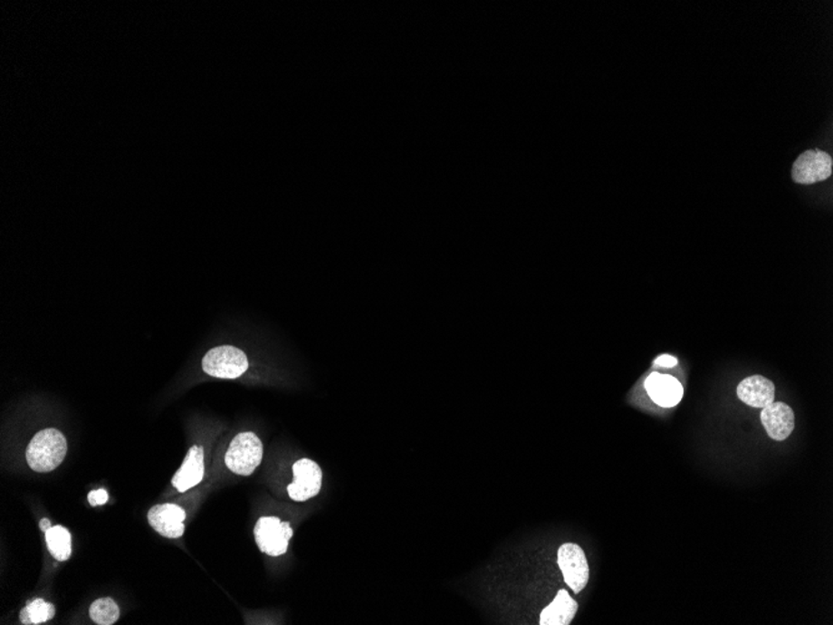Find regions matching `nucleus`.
<instances>
[{"label":"nucleus","mask_w":833,"mask_h":625,"mask_svg":"<svg viewBox=\"0 0 833 625\" xmlns=\"http://www.w3.org/2000/svg\"><path fill=\"white\" fill-rule=\"evenodd\" d=\"M249 369V360L237 347L224 345L210 350L204 356L203 370L216 379L235 380Z\"/></svg>","instance_id":"obj_3"},{"label":"nucleus","mask_w":833,"mask_h":625,"mask_svg":"<svg viewBox=\"0 0 833 625\" xmlns=\"http://www.w3.org/2000/svg\"><path fill=\"white\" fill-rule=\"evenodd\" d=\"M761 422L770 438L785 441L795 429V413L786 403L773 401L762 409Z\"/></svg>","instance_id":"obj_9"},{"label":"nucleus","mask_w":833,"mask_h":625,"mask_svg":"<svg viewBox=\"0 0 833 625\" xmlns=\"http://www.w3.org/2000/svg\"><path fill=\"white\" fill-rule=\"evenodd\" d=\"M68 443L62 432L46 428L36 433L26 449V461L33 471L46 473L54 471L64 461Z\"/></svg>","instance_id":"obj_1"},{"label":"nucleus","mask_w":833,"mask_h":625,"mask_svg":"<svg viewBox=\"0 0 833 625\" xmlns=\"http://www.w3.org/2000/svg\"><path fill=\"white\" fill-rule=\"evenodd\" d=\"M558 564L565 583L575 593H580L589 582V564L583 549L578 544L565 543L558 551Z\"/></svg>","instance_id":"obj_5"},{"label":"nucleus","mask_w":833,"mask_h":625,"mask_svg":"<svg viewBox=\"0 0 833 625\" xmlns=\"http://www.w3.org/2000/svg\"><path fill=\"white\" fill-rule=\"evenodd\" d=\"M832 174V158L825 151L809 150L799 155L792 168L798 184L811 185L826 180Z\"/></svg>","instance_id":"obj_7"},{"label":"nucleus","mask_w":833,"mask_h":625,"mask_svg":"<svg viewBox=\"0 0 833 625\" xmlns=\"http://www.w3.org/2000/svg\"><path fill=\"white\" fill-rule=\"evenodd\" d=\"M646 389L654 403L665 409L679 405L684 396L683 386L675 377L663 373H650L646 381Z\"/></svg>","instance_id":"obj_10"},{"label":"nucleus","mask_w":833,"mask_h":625,"mask_svg":"<svg viewBox=\"0 0 833 625\" xmlns=\"http://www.w3.org/2000/svg\"><path fill=\"white\" fill-rule=\"evenodd\" d=\"M88 499L89 504H91L92 507H97V505L107 504L109 501V495L105 489H98V491H91V494H89Z\"/></svg>","instance_id":"obj_17"},{"label":"nucleus","mask_w":833,"mask_h":625,"mask_svg":"<svg viewBox=\"0 0 833 625\" xmlns=\"http://www.w3.org/2000/svg\"><path fill=\"white\" fill-rule=\"evenodd\" d=\"M293 482L287 491L293 501L305 502L316 497L322 487V471L316 462L302 458L293 465Z\"/></svg>","instance_id":"obj_6"},{"label":"nucleus","mask_w":833,"mask_h":625,"mask_svg":"<svg viewBox=\"0 0 833 625\" xmlns=\"http://www.w3.org/2000/svg\"><path fill=\"white\" fill-rule=\"evenodd\" d=\"M676 365H677L676 357L670 356V355L660 356L659 359H656V362H654V366L664 367V369H673V367H675Z\"/></svg>","instance_id":"obj_18"},{"label":"nucleus","mask_w":833,"mask_h":625,"mask_svg":"<svg viewBox=\"0 0 833 625\" xmlns=\"http://www.w3.org/2000/svg\"><path fill=\"white\" fill-rule=\"evenodd\" d=\"M775 385L766 377H747L737 386V397L747 406L765 409L775 401Z\"/></svg>","instance_id":"obj_11"},{"label":"nucleus","mask_w":833,"mask_h":625,"mask_svg":"<svg viewBox=\"0 0 833 625\" xmlns=\"http://www.w3.org/2000/svg\"><path fill=\"white\" fill-rule=\"evenodd\" d=\"M578 611V603L567 591L561 590L553 603L548 605L541 614V625H570Z\"/></svg>","instance_id":"obj_13"},{"label":"nucleus","mask_w":833,"mask_h":625,"mask_svg":"<svg viewBox=\"0 0 833 625\" xmlns=\"http://www.w3.org/2000/svg\"><path fill=\"white\" fill-rule=\"evenodd\" d=\"M292 535L289 522H281L277 517H261L254 525L257 545L261 552L271 557L285 554Z\"/></svg>","instance_id":"obj_4"},{"label":"nucleus","mask_w":833,"mask_h":625,"mask_svg":"<svg viewBox=\"0 0 833 625\" xmlns=\"http://www.w3.org/2000/svg\"><path fill=\"white\" fill-rule=\"evenodd\" d=\"M263 446L253 432L235 436L225 456V463L231 472L240 476L253 475L263 461Z\"/></svg>","instance_id":"obj_2"},{"label":"nucleus","mask_w":833,"mask_h":625,"mask_svg":"<svg viewBox=\"0 0 833 625\" xmlns=\"http://www.w3.org/2000/svg\"><path fill=\"white\" fill-rule=\"evenodd\" d=\"M39 527H41L42 531L45 534L48 529L52 528L51 521H49L48 518L42 519L41 524H39Z\"/></svg>","instance_id":"obj_19"},{"label":"nucleus","mask_w":833,"mask_h":625,"mask_svg":"<svg viewBox=\"0 0 833 625\" xmlns=\"http://www.w3.org/2000/svg\"><path fill=\"white\" fill-rule=\"evenodd\" d=\"M185 518L187 514L177 505H158L148 511V519L151 527L163 535V537L180 538L185 532Z\"/></svg>","instance_id":"obj_8"},{"label":"nucleus","mask_w":833,"mask_h":625,"mask_svg":"<svg viewBox=\"0 0 833 625\" xmlns=\"http://www.w3.org/2000/svg\"><path fill=\"white\" fill-rule=\"evenodd\" d=\"M46 544L53 557L58 562H65L72 555V535L62 525H54L45 532Z\"/></svg>","instance_id":"obj_14"},{"label":"nucleus","mask_w":833,"mask_h":625,"mask_svg":"<svg viewBox=\"0 0 833 625\" xmlns=\"http://www.w3.org/2000/svg\"><path fill=\"white\" fill-rule=\"evenodd\" d=\"M205 476L204 449L193 446L188 451L183 466L175 473L173 486L178 492H187L203 481Z\"/></svg>","instance_id":"obj_12"},{"label":"nucleus","mask_w":833,"mask_h":625,"mask_svg":"<svg viewBox=\"0 0 833 625\" xmlns=\"http://www.w3.org/2000/svg\"><path fill=\"white\" fill-rule=\"evenodd\" d=\"M91 620L99 625H111L117 623L120 617L118 604L111 598H101L95 601L89 610Z\"/></svg>","instance_id":"obj_16"},{"label":"nucleus","mask_w":833,"mask_h":625,"mask_svg":"<svg viewBox=\"0 0 833 625\" xmlns=\"http://www.w3.org/2000/svg\"><path fill=\"white\" fill-rule=\"evenodd\" d=\"M54 615V605L46 603V601L43 600H35L32 601L31 604L26 605L24 610H22L19 617H21L22 624L38 625L53 620Z\"/></svg>","instance_id":"obj_15"}]
</instances>
